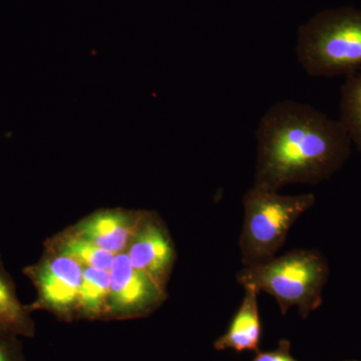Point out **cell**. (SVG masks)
Returning a JSON list of instances; mask_svg holds the SVG:
<instances>
[{
  "instance_id": "cell-15",
  "label": "cell",
  "mask_w": 361,
  "mask_h": 361,
  "mask_svg": "<svg viewBox=\"0 0 361 361\" xmlns=\"http://www.w3.org/2000/svg\"><path fill=\"white\" fill-rule=\"evenodd\" d=\"M251 361H298L291 355V343L286 339L280 341L274 350L256 353Z\"/></svg>"
},
{
  "instance_id": "cell-9",
  "label": "cell",
  "mask_w": 361,
  "mask_h": 361,
  "mask_svg": "<svg viewBox=\"0 0 361 361\" xmlns=\"http://www.w3.org/2000/svg\"><path fill=\"white\" fill-rule=\"evenodd\" d=\"M243 300L238 310L233 316L227 331L214 342L216 350H232L237 353L260 351L261 326L260 313H259L258 293L252 287L244 288Z\"/></svg>"
},
{
  "instance_id": "cell-8",
  "label": "cell",
  "mask_w": 361,
  "mask_h": 361,
  "mask_svg": "<svg viewBox=\"0 0 361 361\" xmlns=\"http://www.w3.org/2000/svg\"><path fill=\"white\" fill-rule=\"evenodd\" d=\"M144 213L123 208L99 209L68 228L99 248L118 255L127 251Z\"/></svg>"
},
{
  "instance_id": "cell-5",
  "label": "cell",
  "mask_w": 361,
  "mask_h": 361,
  "mask_svg": "<svg viewBox=\"0 0 361 361\" xmlns=\"http://www.w3.org/2000/svg\"><path fill=\"white\" fill-rule=\"evenodd\" d=\"M82 268L68 256L44 248L39 260L23 269L37 290V298L27 305L30 312L47 311L63 322L78 320Z\"/></svg>"
},
{
  "instance_id": "cell-1",
  "label": "cell",
  "mask_w": 361,
  "mask_h": 361,
  "mask_svg": "<svg viewBox=\"0 0 361 361\" xmlns=\"http://www.w3.org/2000/svg\"><path fill=\"white\" fill-rule=\"evenodd\" d=\"M255 137L254 186L274 192L329 179L353 147L341 121L294 101L273 104L259 121Z\"/></svg>"
},
{
  "instance_id": "cell-2",
  "label": "cell",
  "mask_w": 361,
  "mask_h": 361,
  "mask_svg": "<svg viewBox=\"0 0 361 361\" xmlns=\"http://www.w3.org/2000/svg\"><path fill=\"white\" fill-rule=\"evenodd\" d=\"M296 58L313 78H334L361 68V9L339 7L316 14L297 35Z\"/></svg>"
},
{
  "instance_id": "cell-11",
  "label": "cell",
  "mask_w": 361,
  "mask_h": 361,
  "mask_svg": "<svg viewBox=\"0 0 361 361\" xmlns=\"http://www.w3.org/2000/svg\"><path fill=\"white\" fill-rule=\"evenodd\" d=\"M111 294L110 271L82 268L78 295V320H104L108 316Z\"/></svg>"
},
{
  "instance_id": "cell-3",
  "label": "cell",
  "mask_w": 361,
  "mask_h": 361,
  "mask_svg": "<svg viewBox=\"0 0 361 361\" xmlns=\"http://www.w3.org/2000/svg\"><path fill=\"white\" fill-rule=\"evenodd\" d=\"M329 266L315 250L295 249L265 263L244 266L237 274L238 283L274 297L282 314L292 307L307 318L322 304V290Z\"/></svg>"
},
{
  "instance_id": "cell-7",
  "label": "cell",
  "mask_w": 361,
  "mask_h": 361,
  "mask_svg": "<svg viewBox=\"0 0 361 361\" xmlns=\"http://www.w3.org/2000/svg\"><path fill=\"white\" fill-rule=\"evenodd\" d=\"M125 253L133 267L167 290L177 251L167 225L158 213L145 210Z\"/></svg>"
},
{
  "instance_id": "cell-14",
  "label": "cell",
  "mask_w": 361,
  "mask_h": 361,
  "mask_svg": "<svg viewBox=\"0 0 361 361\" xmlns=\"http://www.w3.org/2000/svg\"><path fill=\"white\" fill-rule=\"evenodd\" d=\"M0 361H27L20 337L0 332Z\"/></svg>"
},
{
  "instance_id": "cell-12",
  "label": "cell",
  "mask_w": 361,
  "mask_h": 361,
  "mask_svg": "<svg viewBox=\"0 0 361 361\" xmlns=\"http://www.w3.org/2000/svg\"><path fill=\"white\" fill-rule=\"evenodd\" d=\"M44 248L68 256L82 267L110 271L116 255L99 248L87 239L78 236L70 228L59 232L44 242Z\"/></svg>"
},
{
  "instance_id": "cell-10",
  "label": "cell",
  "mask_w": 361,
  "mask_h": 361,
  "mask_svg": "<svg viewBox=\"0 0 361 361\" xmlns=\"http://www.w3.org/2000/svg\"><path fill=\"white\" fill-rule=\"evenodd\" d=\"M35 323L27 305L20 303L16 286L0 255V332L33 338Z\"/></svg>"
},
{
  "instance_id": "cell-6",
  "label": "cell",
  "mask_w": 361,
  "mask_h": 361,
  "mask_svg": "<svg viewBox=\"0 0 361 361\" xmlns=\"http://www.w3.org/2000/svg\"><path fill=\"white\" fill-rule=\"evenodd\" d=\"M111 273L106 322L146 317L167 300V290L130 264L127 254L116 255Z\"/></svg>"
},
{
  "instance_id": "cell-4",
  "label": "cell",
  "mask_w": 361,
  "mask_h": 361,
  "mask_svg": "<svg viewBox=\"0 0 361 361\" xmlns=\"http://www.w3.org/2000/svg\"><path fill=\"white\" fill-rule=\"evenodd\" d=\"M313 194L288 196L253 186L242 201L243 227L239 247L243 266L267 262L286 242L297 220L315 204Z\"/></svg>"
},
{
  "instance_id": "cell-13",
  "label": "cell",
  "mask_w": 361,
  "mask_h": 361,
  "mask_svg": "<svg viewBox=\"0 0 361 361\" xmlns=\"http://www.w3.org/2000/svg\"><path fill=\"white\" fill-rule=\"evenodd\" d=\"M339 118L353 146L361 152V71L346 77L342 85Z\"/></svg>"
}]
</instances>
